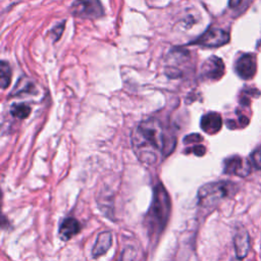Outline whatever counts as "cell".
Instances as JSON below:
<instances>
[{"instance_id": "obj_1", "label": "cell", "mask_w": 261, "mask_h": 261, "mask_svg": "<svg viewBox=\"0 0 261 261\" xmlns=\"http://www.w3.org/2000/svg\"><path fill=\"white\" fill-rule=\"evenodd\" d=\"M132 142L137 157L148 165L167 156L176 146L175 139L166 134L162 123L153 117L142 121L133 130Z\"/></svg>"}, {"instance_id": "obj_2", "label": "cell", "mask_w": 261, "mask_h": 261, "mask_svg": "<svg viewBox=\"0 0 261 261\" xmlns=\"http://www.w3.org/2000/svg\"><path fill=\"white\" fill-rule=\"evenodd\" d=\"M170 214V200L169 196L161 184L154 188L153 200L147 214L148 228L151 235L160 234L169 219Z\"/></svg>"}, {"instance_id": "obj_3", "label": "cell", "mask_w": 261, "mask_h": 261, "mask_svg": "<svg viewBox=\"0 0 261 261\" xmlns=\"http://www.w3.org/2000/svg\"><path fill=\"white\" fill-rule=\"evenodd\" d=\"M235 191L230 182H214L202 186L198 191V204L204 208H212Z\"/></svg>"}, {"instance_id": "obj_4", "label": "cell", "mask_w": 261, "mask_h": 261, "mask_svg": "<svg viewBox=\"0 0 261 261\" xmlns=\"http://www.w3.org/2000/svg\"><path fill=\"white\" fill-rule=\"evenodd\" d=\"M74 16L82 19H97L104 14L100 0H76L72 6Z\"/></svg>"}, {"instance_id": "obj_5", "label": "cell", "mask_w": 261, "mask_h": 261, "mask_svg": "<svg viewBox=\"0 0 261 261\" xmlns=\"http://www.w3.org/2000/svg\"><path fill=\"white\" fill-rule=\"evenodd\" d=\"M230 41V34L218 28L208 29L204 34H202L198 39L192 42V44H197L199 46L215 48L226 45Z\"/></svg>"}, {"instance_id": "obj_6", "label": "cell", "mask_w": 261, "mask_h": 261, "mask_svg": "<svg viewBox=\"0 0 261 261\" xmlns=\"http://www.w3.org/2000/svg\"><path fill=\"white\" fill-rule=\"evenodd\" d=\"M256 57L251 53L242 54L235 63V71L237 75L244 80L252 79L256 74Z\"/></svg>"}, {"instance_id": "obj_7", "label": "cell", "mask_w": 261, "mask_h": 261, "mask_svg": "<svg viewBox=\"0 0 261 261\" xmlns=\"http://www.w3.org/2000/svg\"><path fill=\"white\" fill-rule=\"evenodd\" d=\"M224 171L227 175L247 177L251 172V162L238 155L231 156L224 162Z\"/></svg>"}, {"instance_id": "obj_8", "label": "cell", "mask_w": 261, "mask_h": 261, "mask_svg": "<svg viewBox=\"0 0 261 261\" xmlns=\"http://www.w3.org/2000/svg\"><path fill=\"white\" fill-rule=\"evenodd\" d=\"M225 74V63L218 56L209 57L202 65V77L205 80L216 81Z\"/></svg>"}, {"instance_id": "obj_9", "label": "cell", "mask_w": 261, "mask_h": 261, "mask_svg": "<svg viewBox=\"0 0 261 261\" xmlns=\"http://www.w3.org/2000/svg\"><path fill=\"white\" fill-rule=\"evenodd\" d=\"M234 245L237 257L239 259L245 258L250 249V238L245 229L241 228L237 230L234 237Z\"/></svg>"}, {"instance_id": "obj_10", "label": "cell", "mask_w": 261, "mask_h": 261, "mask_svg": "<svg viewBox=\"0 0 261 261\" xmlns=\"http://www.w3.org/2000/svg\"><path fill=\"white\" fill-rule=\"evenodd\" d=\"M201 128L205 133L213 135L220 132L222 125H223V119L222 116L216 112H209L202 116L200 121Z\"/></svg>"}, {"instance_id": "obj_11", "label": "cell", "mask_w": 261, "mask_h": 261, "mask_svg": "<svg viewBox=\"0 0 261 261\" xmlns=\"http://www.w3.org/2000/svg\"><path fill=\"white\" fill-rule=\"evenodd\" d=\"M81 231V226L79 222L73 218L65 219L59 228V237L63 241H69L74 236L79 234Z\"/></svg>"}, {"instance_id": "obj_12", "label": "cell", "mask_w": 261, "mask_h": 261, "mask_svg": "<svg viewBox=\"0 0 261 261\" xmlns=\"http://www.w3.org/2000/svg\"><path fill=\"white\" fill-rule=\"evenodd\" d=\"M111 244H112V235L110 232H102L101 234H99L92 250L93 257L97 258L104 255L110 249Z\"/></svg>"}, {"instance_id": "obj_13", "label": "cell", "mask_w": 261, "mask_h": 261, "mask_svg": "<svg viewBox=\"0 0 261 261\" xmlns=\"http://www.w3.org/2000/svg\"><path fill=\"white\" fill-rule=\"evenodd\" d=\"M0 85H2L3 89H6L9 87L12 81V69L10 63L7 61H2L0 64Z\"/></svg>"}, {"instance_id": "obj_14", "label": "cell", "mask_w": 261, "mask_h": 261, "mask_svg": "<svg viewBox=\"0 0 261 261\" xmlns=\"http://www.w3.org/2000/svg\"><path fill=\"white\" fill-rule=\"evenodd\" d=\"M11 112L15 117L23 119V118H27L30 115L31 107L27 104H24V103L15 104V105H13Z\"/></svg>"}, {"instance_id": "obj_15", "label": "cell", "mask_w": 261, "mask_h": 261, "mask_svg": "<svg viewBox=\"0 0 261 261\" xmlns=\"http://www.w3.org/2000/svg\"><path fill=\"white\" fill-rule=\"evenodd\" d=\"M250 162L255 168L261 169V148L256 149L250 156Z\"/></svg>"}, {"instance_id": "obj_16", "label": "cell", "mask_w": 261, "mask_h": 261, "mask_svg": "<svg viewBox=\"0 0 261 261\" xmlns=\"http://www.w3.org/2000/svg\"><path fill=\"white\" fill-rule=\"evenodd\" d=\"M202 141V137L198 134H192V135H189L187 136L185 139H184V142L187 144H191V143H198V142H201Z\"/></svg>"}, {"instance_id": "obj_17", "label": "cell", "mask_w": 261, "mask_h": 261, "mask_svg": "<svg viewBox=\"0 0 261 261\" xmlns=\"http://www.w3.org/2000/svg\"><path fill=\"white\" fill-rule=\"evenodd\" d=\"M205 150H206V149H205L204 146H202V145H197V146L193 147L192 149H187V152H188V153L193 152V153H195L197 156H202V155L205 154Z\"/></svg>"}, {"instance_id": "obj_18", "label": "cell", "mask_w": 261, "mask_h": 261, "mask_svg": "<svg viewBox=\"0 0 261 261\" xmlns=\"http://www.w3.org/2000/svg\"><path fill=\"white\" fill-rule=\"evenodd\" d=\"M121 261H133V253L132 250H127L123 252V257H121Z\"/></svg>"}, {"instance_id": "obj_19", "label": "cell", "mask_w": 261, "mask_h": 261, "mask_svg": "<svg viewBox=\"0 0 261 261\" xmlns=\"http://www.w3.org/2000/svg\"><path fill=\"white\" fill-rule=\"evenodd\" d=\"M242 3V0H230V7L232 9H235L237 7H239Z\"/></svg>"}]
</instances>
